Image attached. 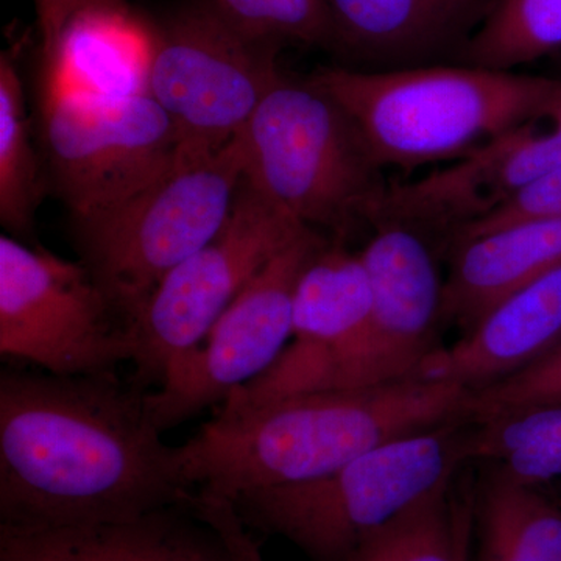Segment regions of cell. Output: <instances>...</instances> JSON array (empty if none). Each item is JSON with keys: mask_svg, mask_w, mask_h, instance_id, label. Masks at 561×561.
<instances>
[{"mask_svg": "<svg viewBox=\"0 0 561 561\" xmlns=\"http://www.w3.org/2000/svg\"><path fill=\"white\" fill-rule=\"evenodd\" d=\"M561 402V345L507 378L470 390L465 423Z\"/></svg>", "mask_w": 561, "mask_h": 561, "instance_id": "25", "label": "cell"}, {"mask_svg": "<svg viewBox=\"0 0 561 561\" xmlns=\"http://www.w3.org/2000/svg\"><path fill=\"white\" fill-rule=\"evenodd\" d=\"M306 227L243 179L221 230L164 276L133 324L138 346L133 381L144 389L161 386L201 348L250 280Z\"/></svg>", "mask_w": 561, "mask_h": 561, "instance_id": "8", "label": "cell"}, {"mask_svg": "<svg viewBox=\"0 0 561 561\" xmlns=\"http://www.w3.org/2000/svg\"><path fill=\"white\" fill-rule=\"evenodd\" d=\"M0 561H232L219 534L175 505L124 522L0 529Z\"/></svg>", "mask_w": 561, "mask_h": 561, "instance_id": "15", "label": "cell"}, {"mask_svg": "<svg viewBox=\"0 0 561 561\" xmlns=\"http://www.w3.org/2000/svg\"><path fill=\"white\" fill-rule=\"evenodd\" d=\"M133 332L81 262L0 238V353L58 376L116 370Z\"/></svg>", "mask_w": 561, "mask_h": 561, "instance_id": "9", "label": "cell"}, {"mask_svg": "<svg viewBox=\"0 0 561 561\" xmlns=\"http://www.w3.org/2000/svg\"><path fill=\"white\" fill-rule=\"evenodd\" d=\"M306 80L350 114L382 169L408 172L461 160L535 119L561 81L459 62L327 66Z\"/></svg>", "mask_w": 561, "mask_h": 561, "instance_id": "3", "label": "cell"}, {"mask_svg": "<svg viewBox=\"0 0 561 561\" xmlns=\"http://www.w3.org/2000/svg\"><path fill=\"white\" fill-rule=\"evenodd\" d=\"M214 11L256 43L335 47L328 0H208Z\"/></svg>", "mask_w": 561, "mask_h": 561, "instance_id": "24", "label": "cell"}, {"mask_svg": "<svg viewBox=\"0 0 561 561\" xmlns=\"http://www.w3.org/2000/svg\"><path fill=\"white\" fill-rule=\"evenodd\" d=\"M371 287L360 251L328 241L302 271L294 301L291 337L264 375L239 387L221 408L337 390L367 332Z\"/></svg>", "mask_w": 561, "mask_h": 561, "instance_id": "13", "label": "cell"}, {"mask_svg": "<svg viewBox=\"0 0 561 561\" xmlns=\"http://www.w3.org/2000/svg\"><path fill=\"white\" fill-rule=\"evenodd\" d=\"M191 507L220 535L232 561H265L256 538L239 518L232 502L194 496Z\"/></svg>", "mask_w": 561, "mask_h": 561, "instance_id": "27", "label": "cell"}, {"mask_svg": "<svg viewBox=\"0 0 561 561\" xmlns=\"http://www.w3.org/2000/svg\"><path fill=\"white\" fill-rule=\"evenodd\" d=\"M474 535V486L457 476L339 561H470Z\"/></svg>", "mask_w": 561, "mask_h": 561, "instance_id": "20", "label": "cell"}, {"mask_svg": "<svg viewBox=\"0 0 561 561\" xmlns=\"http://www.w3.org/2000/svg\"><path fill=\"white\" fill-rule=\"evenodd\" d=\"M150 391L116 373L0 376V529L124 522L195 494Z\"/></svg>", "mask_w": 561, "mask_h": 561, "instance_id": "1", "label": "cell"}, {"mask_svg": "<svg viewBox=\"0 0 561 561\" xmlns=\"http://www.w3.org/2000/svg\"><path fill=\"white\" fill-rule=\"evenodd\" d=\"M46 62L57 50L66 28L92 11L119 9L125 0H32Z\"/></svg>", "mask_w": 561, "mask_h": 561, "instance_id": "28", "label": "cell"}, {"mask_svg": "<svg viewBox=\"0 0 561 561\" xmlns=\"http://www.w3.org/2000/svg\"><path fill=\"white\" fill-rule=\"evenodd\" d=\"M371 287V313L359 348L337 390L413 378L440 346L443 278L430 232L397 220H376L360 250Z\"/></svg>", "mask_w": 561, "mask_h": 561, "instance_id": "12", "label": "cell"}, {"mask_svg": "<svg viewBox=\"0 0 561 561\" xmlns=\"http://www.w3.org/2000/svg\"><path fill=\"white\" fill-rule=\"evenodd\" d=\"M560 345L561 265L494 306L453 345L432 351L413 378L479 389Z\"/></svg>", "mask_w": 561, "mask_h": 561, "instance_id": "16", "label": "cell"}, {"mask_svg": "<svg viewBox=\"0 0 561 561\" xmlns=\"http://www.w3.org/2000/svg\"><path fill=\"white\" fill-rule=\"evenodd\" d=\"M451 245L443 327L470 331L494 306L561 265V217L515 221Z\"/></svg>", "mask_w": 561, "mask_h": 561, "instance_id": "17", "label": "cell"}, {"mask_svg": "<svg viewBox=\"0 0 561 561\" xmlns=\"http://www.w3.org/2000/svg\"><path fill=\"white\" fill-rule=\"evenodd\" d=\"M561 217V165L512 195L507 202L491 210L481 220L461 228L448 239L449 243L496 230L515 221Z\"/></svg>", "mask_w": 561, "mask_h": 561, "instance_id": "26", "label": "cell"}, {"mask_svg": "<svg viewBox=\"0 0 561 561\" xmlns=\"http://www.w3.org/2000/svg\"><path fill=\"white\" fill-rule=\"evenodd\" d=\"M481 474L474 486L479 561H561V497L494 471Z\"/></svg>", "mask_w": 561, "mask_h": 561, "instance_id": "19", "label": "cell"}, {"mask_svg": "<svg viewBox=\"0 0 561 561\" xmlns=\"http://www.w3.org/2000/svg\"><path fill=\"white\" fill-rule=\"evenodd\" d=\"M335 47L368 70L456 61L494 0H328Z\"/></svg>", "mask_w": 561, "mask_h": 561, "instance_id": "14", "label": "cell"}, {"mask_svg": "<svg viewBox=\"0 0 561 561\" xmlns=\"http://www.w3.org/2000/svg\"><path fill=\"white\" fill-rule=\"evenodd\" d=\"M468 393L459 383L408 378L221 408L181 446L187 479L195 496L230 502L313 481L383 443L463 421Z\"/></svg>", "mask_w": 561, "mask_h": 561, "instance_id": "2", "label": "cell"}, {"mask_svg": "<svg viewBox=\"0 0 561 561\" xmlns=\"http://www.w3.org/2000/svg\"><path fill=\"white\" fill-rule=\"evenodd\" d=\"M242 180V153L232 139L210 157L176 158L164 175L138 194L77 221L80 262L131 332L164 276L221 230Z\"/></svg>", "mask_w": 561, "mask_h": 561, "instance_id": "6", "label": "cell"}, {"mask_svg": "<svg viewBox=\"0 0 561 561\" xmlns=\"http://www.w3.org/2000/svg\"><path fill=\"white\" fill-rule=\"evenodd\" d=\"M150 25L125 7L77 18L66 28L49 66L51 83L92 94L147 92Z\"/></svg>", "mask_w": 561, "mask_h": 561, "instance_id": "18", "label": "cell"}, {"mask_svg": "<svg viewBox=\"0 0 561 561\" xmlns=\"http://www.w3.org/2000/svg\"><path fill=\"white\" fill-rule=\"evenodd\" d=\"M465 427L454 421L394 438L323 478L249 491L232 505L250 530L283 537L311 561H339L460 474Z\"/></svg>", "mask_w": 561, "mask_h": 561, "instance_id": "5", "label": "cell"}, {"mask_svg": "<svg viewBox=\"0 0 561 561\" xmlns=\"http://www.w3.org/2000/svg\"><path fill=\"white\" fill-rule=\"evenodd\" d=\"M330 241L311 227L291 239L221 313L201 348L181 360L157 391L151 415L162 432L216 405L264 375L291 337L294 301L306 265Z\"/></svg>", "mask_w": 561, "mask_h": 561, "instance_id": "11", "label": "cell"}, {"mask_svg": "<svg viewBox=\"0 0 561 561\" xmlns=\"http://www.w3.org/2000/svg\"><path fill=\"white\" fill-rule=\"evenodd\" d=\"M465 465H479L519 485L561 481V402L467 423Z\"/></svg>", "mask_w": 561, "mask_h": 561, "instance_id": "21", "label": "cell"}, {"mask_svg": "<svg viewBox=\"0 0 561 561\" xmlns=\"http://www.w3.org/2000/svg\"><path fill=\"white\" fill-rule=\"evenodd\" d=\"M234 139L251 186L337 241L371 225L389 187L350 114L308 80L283 77Z\"/></svg>", "mask_w": 561, "mask_h": 561, "instance_id": "4", "label": "cell"}, {"mask_svg": "<svg viewBox=\"0 0 561 561\" xmlns=\"http://www.w3.org/2000/svg\"><path fill=\"white\" fill-rule=\"evenodd\" d=\"M561 49V0H494L459 65L515 70Z\"/></svg>", "mask_w": 561, "mask_h": 561, "instance_id": "22", "label": "cell"}, {"mask_svg": "<svg viewBox=\"0 0 561 561\" xmlns=\"http://www.w3.org/2000/svg\"><path fill=\"white\" fill-rule=\"evenodd\" d=\"M43 139L51 183L77 221L138 194L176 160L171 121L149 92L92 94L54 84Z\"/></svg>", "mask_w": 561, "mask_h": 561, "instance_id": "10", "label": "cell"}, {"mask_svg": "<svg viewBox=\"0 0 561 561\" xmlns=\"http://www.w3.org/2000/svg\"><path fill=\"white\" fill-rule=\"evenodd\" d=\"M41 192L24 84L14 58L3 50L0 57V221L11 234L18 238L32 234Z\"/></svg>", "mask_w": 561, "mask_h": 561, "instance_id": "23", "label": "cell"}, {"mask_svg": "<svg viewBox=\"0 0 561 561\" xmlns=\"http://www.w3.org/2000/svg\"><path fill=\"white\" fill-rule=\"evenodd\" d=\"M147 92L168 114L179 160L210 157L243 130L283 73L256 43L197 0L150 25Z\"/></svg>", "mask_w": 561, "mask_h": 561, "instance_id": "7", "label": "cell"}]
</instances>
